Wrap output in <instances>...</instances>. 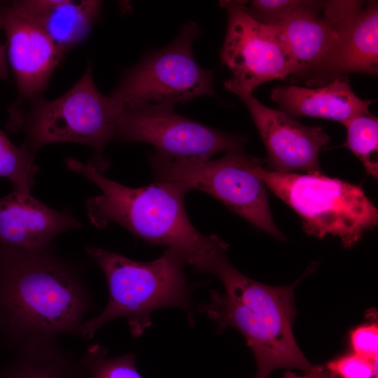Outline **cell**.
Listing matches in <instances>:
<instances>
[{"mask_svg": "<svg viewBox=\"0 0 378 378\" xmlns=\"http://www.w3.org/2000/svg\"><path fill=\"white\" fill-rule=\"evenodd\" d=\"M378 71V4L363 1L345 36L331 75Z\"/></svg>", "mask_w": 378, "mask_h": 378, "instance_id": "obj_18", "label": "cell"}, {"mask_svg": "<svg viewBox=\"0 0 378 378\" xmlns=\"http://www.w3.org/2000/svg\"><path fill=\"white\" fill-rule=\"evenodd\" d=\"M363 1H325L319 9L297 15L277 27L294 76L330 74L345 36Z\"/></svg>", "mask_w": 378, "mask_h": 378, "instance_id": "obj_11", "label": "cell"}, {"mask_svg": "<svg viewBox=\"0 0 378 378\" xmlns=\"http://www.w3.org/2000/svg\"><path fill=\"white\" fill-rule=\"evenodd\" d=\"M346 137L342 146L349 148L362 162L368 174L378 177V120L374 115L354 117L342 123Z\"/></svg>", "mask_w": 378, "mask_h": 378, "instance_id": "obj_20", "label": "cell"}, {"mask_svg": "<svg viewBox=\"0 0 378 378\" xmlns=\"http://www.w3.org/2000/svg\"><path fill=\"white\" fill-rule=\"evenodd\" d=\"M323 3L309 0H253L246 2V8L258 22L278 26L297 15L319 9Z\"/></svg>", "mask_w": 378, "mask_h": 378, "instance_id": "obj_22", "label": "cell"}, {"mask_svg": "<svg viewBox=\"0 0 378 378\" xmlns=\"http://www.w3.org/2000/svg\"><path fill=\"white\" fill-rule=\"evenodd\" d=\"M66 165L102 192L85 202L87 215L96 227L118 223L150 244L176 250L197 272L211 273L226 254V243L216 235H204L190 221L184 205L186 186L156 181L131 188L108 179L89 164L68 158Z\"/></svg>", "mask_w": 378, "mask_h": 378, "instance_id": "obj_2", "label": "cell"}, {"mask_svg": "<svg viewBox=\"0 0 378 378\" xmlns=\"http://www.w3.org/2000/svg\"><path fill=\"white\" fill-rule=\"evenodd\" d=\"M258 160L242 149L214 160L174 158L155 152L150 164L156 181L206 192L257 228L284 240L272 218L267 188L254 170Z\"/></svg>", "mask_w": 378, "mask_h": 378, "instance_id": "obj_7", "label": "cell"}, {"mask_svg": "<svg viewBox=\"0 0 378 378\" xmlns=\"http://www.w3.org/2000/svg\"><path fill=\"white\" fill-rule=\"evenodd\" d=\"M326 368L338 378H374L377 359L372 360L352 353L329 361Z\"/></svg>", "mask_w": 378, "mask_h": 378, "instance_id": "obj_23", "label": "cell"}, {"mask_svg": "<svg viewBox=\"0 0 378 378\" xmlns=\"http://www.w3.org/2000/svg\"><path fill=\"white\" fill-rule=\"evenodd\" d=\"M86 252L99 267L108 286V300L97 315L87 319L80 337L91 340L106 323L126 318L131 334L141 336L151 325V314L160 308H181L190 324L194 323L190 286L184 274L186 263L176 250L167 248L150 262L131 260L121 254L95 246Z\"/></svg>", "mask_w": 378, "mask_h": 378, "instance_id": "obj_4", "label": "cell"}, {"mask_svg": "<svg viewBox=\"0 0 378 378\" xmlns=\"http://www.w3.org/2000/svg\"><path fill=\"white\" fill-rule=\"evenodd\" d=\"M35 155L24 144L15 146L0 129V178L9 179L13 186V190L31 193L38 171L34 163Z\"/></svg>", "mask_w": 378, "mask_h": 378, "instance_id": "obj_19", "label": "cell"}, {"mask_svg": "<svg viewBox=\"0 0 378 378\" xmlns=\"http://www.w3.org/2000/svg\"><path fill=\"white\" fill-rule=\"evenodd\" d=\"M172 104L122 106L115 140L143 142L155 153L180 159L208 160L216 153L242 149L244 136L223 132L187 118Z\"/></svg>", "mask_w": 378, "mask_h": 378, "instance_id": "obj_9", "label": "cell"}, {"mask_svg": "<svg viewBox=\"0 0 378 378\" xmlns=\"http://www.w3.org/2000/svg\"><path fill=\"white\" fill-rule=\"evenodd\" d=\"M94 307L81 271L52 246H0V343L9 353L35 342L80 336Z\"/></svg>", "mask_w": 378, "mask_h": 378, "instance_id": "obj_1", "label": "cell"}, {"mask_svg": "<svg viewBox=\"0 0 378 378\" xmlns=\"http://www.w3.org/2000/svg\"><path fill=\"white\" fill-rule=\"evenodd\" d=\"M122 108L111 95L98 90L88 65L82 77L59 97L47 100L39 95L14 102L6 125L11 132L23 133V144L34 153L55 143L88 146L94 153L88 164L103 173L108 167L103 151L115 140Z\"/></svg>", "mask_w": 378, "mask_h": 378, "instance_id": "obj_5", "label": "cell"}, {"mask_svg": "<svg viewBox=\"0 0 378 378\" xmlns=\"http://www.w3.org/2000/svg\"><path fill=\"white\" fill-rule=\"evenodd\" d=\"M200 34L194 22L186 24L167 47L147 54L127 69L111 96L122 106L134 103H186L202 95L216 97L213 71L195 61L192 44Z\"/></svg>", "mask_w": 378, "mask_h": 378, "instance_id": "obj_8", "label": "cell"}, {"mask_svg": "<svg viewBox=\"0 0 378 378\" xmlns=\"http://www.w3.org/2000/svg\"><path fill=\"white\" fill-rule=\"evenodd\" d=\"M244 1H223L227 26L220 55L232 73L224 82L233 92L252 94L262 84L295 75V68L277 27L262 24L247 11Z\"/></svg>", "mask_w": 378, "mask_h": 378, "instance_id": "obj_10", "label": "cell"}, {"mask_svg": "<svg viewBox=\"0 0 378 378\" xmlns=\"http://www.w3.org/2000/svg\"><path fill=\"white\" fill-rule=\"evenodd\" d=\"M211 274L220 279L225 291L211 290L209 300L197 309L218 324V331L232 327L244 337L256 360L253 378H270L279 368L305 372L312 368L292 330L296 282L280 287L261 284L238 271L226 254L218 259Z\"/></svg>", "mask_w": 378, "mask_h": 378, "instance_id": "obj_3", "label": "cell"}, {"mask_svg": "<svg viewBox=\"0 0 378 378\" xmlns=\"http://www.w3.org/2000/svg\"><path fill=\"white\" fill-rule=\"evenodd\" d=\"M283 378H338L335 374L330 371L326 365H315L306 372L304 375L300 376L294 372L287 370Z\"/></svg>", "mask_w": 378, "mask_h": 378, "instance_id": "obj_25", "label": "cell"}, {"mask_svg": "<svg viewBox=\"0 0 378 378\" xmlns=\"http://www.w3.org/2000/svg\"><path fill=\"white\" fill-rule=\"evenodd\" d=\"M374 378H377V376H376Z\"/></svg>", "mask_w": 378, "mask_h": 378, "instance_id": "obj_27", "label": "cell"}, {"mask_svg": "<svg viewBox=\"0 0 378 378\" xmlns=\"http://www.w3.org/2000/svg\"><path fill=\"white\" fill-rule=\"evenodd\" d=\"M80 221L69 209L58 211L31 193L13 190L0 199V246L38 251L51 246L59 234L80 229Z\"/></svg>", "mask_w": 378, "mask_h": 378, "instance_id": "obj_14", "label": "cell"}, {"mask_svg": "<svg viewBox=\"0 0 378 378\" xmlns=\"http://www.w3.org/2000/svg\"><path fill=\"white\" fill-rule=\"evenodd\" d=\"M8 77L6 58V47L0 43V79H7Z\"/></svg>", "mask_w": 378, "mask_h": 378, "instance_id": "obj_26", "label": "cell"}, {"mask_svg": "<svg viewBox=\"0 0 378 378\" xmlns=\"http://www.w3.org/2000/svg\"><path fill=\"white\" fill-rule=\"evenodd\" d=\"M20 8L64 52L81 42L98 19L102 6L96 0H20Z\"/></svg>", "mask_w": 378, "mask_h": 378, "instance_id": "obj_16", "label": "cell"}, {"mask_svg": "<svg viewBox=\"0 0 378 378\" xmlns=\"http://www.w3.org/2000/svg\"><path fill=\"white\" fill-rule=\"evenodd\" d=\"M84 378H142L132 353L112 357L104 345L90 344L80 356Z\"/></svg>", "mask_w": 378, "mask_h": 378, "instance_id": "obj_21", "label": "cell"}, {"mask_svg": "<svg viewBox=\"0 0 378 378\" xmlns=\"http://www.w3.org/2000/svg\"><path fill=\"white\" fill-rule=\"evenodd\" d=\"M350 342L354 354L374 360L378 355V326L377 322L366 323L351 331Z\"/></svg>", "mask_w": 378, "mask_h": 378, "instance_id": "obj_24", "label": "cell"}, {"mask_svg": "<svg viewBox=\"0 0 378 378\" xmlns=\"http://www.w3.org/2000/svg\"><path fill=\"white\" fill-rule=\"evenodd\" d=\"M272 99L281 111L291 116H309L339 122L371 114L372 100L362 99L352 90L349 80L335 76L327 85L316 88L282 85L271 92Z\"/></svg>", "mask_w": 378, "mask_h": 378, "instance_id": "obj_15", "label": "cell"}, {"mask_svg": "<svg viewBox=\"0 0 378 378\" xmlns=\"http://www.w3.org/2000/svg\"><path fill=\"white\" fill-rule=\"evenodd\" d=\"M0 378H84L80 356L57 340L35 342L9 353Z\"/></svg>", "mask_w": 378, "mask_h": 378, "instance_id": "obj_17", "label": "cell"}, {"mask_svg": "<svg viewBox=\"0 0 378 378\" xmlns=\"http://www.w3.org/2000/svg\"><path fill=\"white\" fill-rule=\"evenodd\" d=\"M0 29L6 37V54L18 88L15 102L42 95L64 52L17 1L0 2Z\"/></svg>", "mask_w": 378, "mask_h": 378, "instance_id": "obj_12", "label": "cell"}, {"mask_svg": "<svg viewBox=\"0 0 378 378\" xmlns=\"http://www.w3.org/2000/svg\"><path fill=\"white\" fill-rule=\"evenodd\" d=\"M254 170L266 188L298 215L309 235L337 236L347 248L377 225V209L359 186L321 173L271 171L260 160Z\"/></svg>", "mask_w": 378, "mask_h": 378, "instance_id": "obj_6", "label": "cell"}, {"mask_svg": "<svg viewBox=\"0 0 378 378\" xmlns=\"http://www.w3.org/2000/svg\"><path fill=\"white\" fill-rule=\"evenodd\" d=\"M246 106L266 147L271 171L321 173L319 153L330 136L320 126H307L280 109L260 103L252 94L237 93Z\"/></svg>", "mask_w": 378, "mask_h": 378, "instance_id": "obj_13", "label": "cell"}]
</instances>
